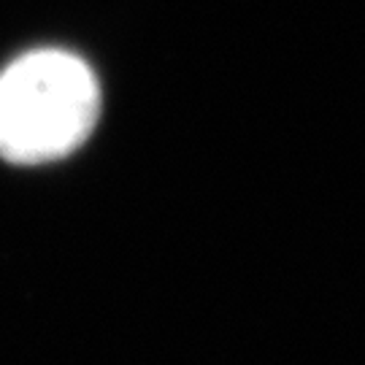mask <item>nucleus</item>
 <instances>
[{
    "instance_id": "nucleus-1",
    "label": "nucleus",
    "mask_w": 365,
    "mask_h": 365,
    "mask_svg": "<svg viewBox=\"0 0 365 365\" xmlns=\"http://www.w3.org/2000/svg\"><path fill=\"white\" fill-rule=\"evenodd\" d=\"M101 117V87L71 52L36 49L0 73V157L38 165L68 157Z\"/></svg>"
}]
</instances>
